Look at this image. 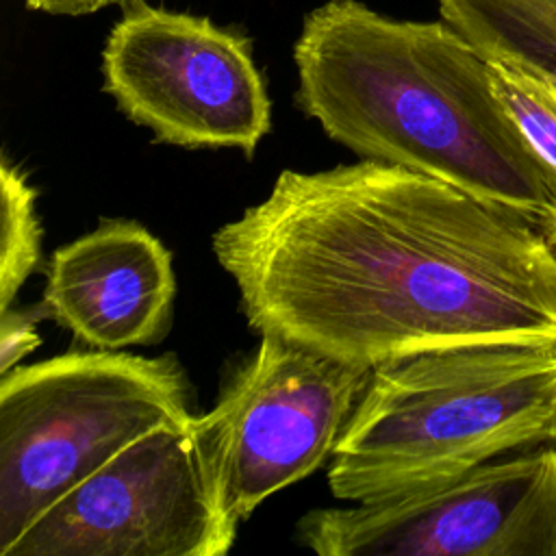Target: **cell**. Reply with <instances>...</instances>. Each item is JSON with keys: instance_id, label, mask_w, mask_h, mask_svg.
Returning a JSON list of instances; mask_svg holds the SVG:
<instances>
[{"instance_id": "2", "label": "cell", "mask_w": 556, "mask_h": 556, "mask_svg": "<svg viewBox=\"0 0 556 556\" xmlns=\"http://www.w3.org/2000/svg\"><path fill=\"white\" fill-rule=\"evenodd\" d=\"M293 63L300 111L356 156L556 226L554 172L500 100L489 61L450 24L328 0L306 13Z\"/></svg>"}, {"instance_id": "3", "label": "cell", "mask_w": 556, "mask_h": 556, "mask_svg": "<svg viewBox=\"0 0 556 556\" xmlns=\"http://www.w3.org/2000/svg\"><path fill=\"white\" fill-rule=\"evenodd\" d=\"M556 445V345L484 343L376 365L334 445L328 486L365 502Z\"/></svg>"}, {"instance_id": "8", "label": "cell", "mask_w": 556, "mask_h": 556, "mask_svg": "<svg viewBox=\"0 0 556 556\" xmlns=\"http://www.w3.org/2000/svg\"><path fill=\"white\" fill-rule=\"evenodd\" d=\"M169 421L48 508L9 556H222L237 523L219 508L191 428Z\"/></svg>"}, {"instance_id": "13", "label": "cell", "mask_w": 556, "mask_h": 556, "mask_svg": "<svg viewBox=\"0 0 556 556\" xmlns=\"http://www.w3.org/2000/svg\"><path fill=\"white\" fill-rule=\"evenodd\" d=\"M43 306L39 308H2L0 311V374H9L28 356L39 343L37 321L43 317Z\"/></svg>"}, {"instance_id": "10", "label": "cell", "mask_w": 556, "mask_h": 556, "mask_svg": "<svg viewBox=\"0 0 556 556\" xmlns=\"http://www.w3.org/2000/svg\"><path fill=\"white\" fill-rule=\"evenodd\" d=\"M439 13L486 61L556 89V0H437Z\"/></svg>"}, {"instance_id": "11", "label": "cell", "mask_w": 556, "mask_h": 556, "mask_svg": "<svg viewBox=\"0 0 556 556\" xmlns=\"http://www.w3.org/2000/svg\"><path fill=\"white\" fill-rule=\"evenodd\" d=\"M0 311L9 308L41 256L37 191L28 174L4 152L0 161Z\"/></svg>"}, {"instance_id": "15", "label": "cell", "mask_w": 556, "mask_h": 556, "mask_svg": "<svg viewBox=\"0 0 556 556\" xmlns=\"http://www.w3.org/2000/svg\"><path fill=\"white\" fill-rule=\"evenodd\" d=\"M545 235H547V239H549V243H552V248L556 250V226H552V228H547L545 230Z\"/></svg>"}, {"instance_id": "5", "label": "cell", "mask_w": 556, "mask_h": 556, "mask_svg": "<svg viewBox=\"0 0 556 556\" xmlns=\"http://www.w3.org/2000/svg\"><path fill=\"white\" fill-rule=\"evenodd\" d=\"M369 374L261 332L215 406L191 421L215 500L237 526L332 458Z\"/></svg>"}, {"instance_id": "1", "label": "cell", "mask_w": 556, "mask_h": 556, "mask_svg": "<svg viewBox=\"0 0 556 556\" xmlns=\"http://www.w3.org/2000/svg\"><path fill=\"white\" fill-rule=\"evenodd\" d=\"M211 248L254 332L350 365L556 345V250L545 230L400 165L282 169Z\"/></svg>"}, {"instance_id": "6", "label": "cell", "mask_w": 556, "mask_h": 556, "mask_svg": "<svg viewBox=\"0 0 556 556\" xmlns=\"http://www.w3.org/2000/svg\"><path fill=\"white\" fill-rule=\"evenodd\" d=\"M293 541L319 556H556V445L515 450L439 484L313 508Z\"/></svg>"}, {"instance_id": "9", "label": "cell", "mask_w": 556, "mask_h": 556, "mask_svg": "<svg viewBox=\"0 0 556 556\" xmlns=\"http://www.w3.org/2000/svg\"><path fill=\"white\" fill-rule=\"evenodd\" d=\"M176 278L169 250L130 219H102L56 248L46 269L41 306L93 350H124L163 339Z\"/></svg>"}, {"instance_id": "4", "label": "cell", "mask_w": 556, "mask_h": 556, "mask_svg": "<svg viewBox=\"0 0 556 556\" xmlns=\"http://www.w3.org/2000/svg\"><path fill=\"white\" fill-rule=\"evenodd\" d=\"M193 417L176 356L65 352L0 380V556L122 450Z\"/></svg>"}, {"instance_id": "14", "label": "cell", "mask_w": 556, "mask_h": 556, "mask_svg": "<svg viewBox=\"0 0 556 556\" xmlns=\"http://www.w3.org/2000/svg\"><path fill=\"white\" fill-rule=\"evenodd\" d=\"M30 11L48 15H87L109 4H124L128 0H24Z\"/></svg>"}, {"instance_id": "12", "label": "cell", "mask_w": 556, "mask_h": 556, "mask_svg": "<svg viewBox=\"0 0 556 556\" xmlns=\"http://www.w3.org/2000/svg\"><path fill=\"white\" fill-rule=\"evenodd\" d=\"M493 87L528 146L556 176V89L543 80L489 61Z\"/></svg>"}, {"instance_id": "7", "label": "cell", "mask_w": 556, "mask_h": 556, "mask_svg": "<svg viewBox=\"0 0 556 556\" xmlns=\"http://www.w3.org/2000/svg\"><path fill=\"white\" fill-rule=\"evenodd\" d=\"M122 7L102 50L104 91L117 109L159 143L252 156L271 126L252 41L208 17L146 0Z\"/></svg>"}]
</instances>
